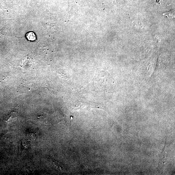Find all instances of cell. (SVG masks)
<instances>
[{
    "label": "cell",
    "instance_id": "cell-1",
    "mask_svg": "<svg viewBox=\"0 0 175 175\" xmlns=\"http://www.w3.org/2000/svg\"><path fill=\"white\" fill-rule=\"evenodd\" d=\"M17 117L16 114L15 112H12L8 114L5 119L7 122H10L14 121Z\"/></svg>",
    "mask_w": 175,
    "mask_h": 175
},
{
    "label": "cell",
    "instance_id": "cell-2",
    "mask_svg": "<svg viewBox=\"0 0 175 175\" xmlns=\"http://www.w3.org/2000/svg\"><path fill=\"white\" fill-rule=\"evenodd\" d=\"M163 15L166 17L171 18H173L174 16V12L172 11L164 13Z\"/></svg>",
    "mask_w": 175,
    "mask_h": 175
},
{
    "label": "cell",
    "instance_id": "cell-3",
    "mask_svg": "<svg viewBox=\"0 0 175 175\" xmlns=\"http://www.w3.org/2000/svg\"><path fill=\"white\" fill-rule=\"evenodd\" d=\"M27 37L28 39L31 40H33L36 38V36H35L34 34L32 32L29 33Z\"/></svg>",
    "mask_w": 175,
    "mask_h": 175
},
{
    "label": "cell",
    "instance_id": "cell-4",
    "mask_svg": "<svg viewBox=\"0 0 175 175\" xmlns=\"http://www.w3.org/2000/svg\"><path fill=\"white\" fill-rule=\"evenodd\" d=\"M155 1L156 2L160 4L161 0H155Z\"/></svg>",
    "mask_w": 175,
    "mask_h": 175
}]
</instances>
